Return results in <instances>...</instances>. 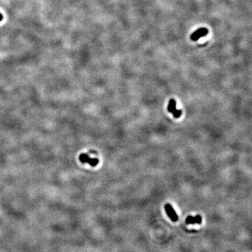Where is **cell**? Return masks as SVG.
<instances>
[{
	"label": "cell",
	"mask_w": 252,
	"mask_h": 252,
	"mask_svg": "<svg viewBox=\"0 0 252 252\" xmlns=\"http://www.w3.org/2000/svg\"><path fill=\"white\" fill-rule=\"evenodd\" d=\"M79 160L83 163H88L90 166L95 167L99 163V160L97 158H91L87 154H81L79 156Z\"/></svg>",
	"instance_id": "1"
},
{
	"label": "cell",
	"mask_w": 252,
	"mask_h": 252,
	"mask_svg": "<svg viewBox=\"0 0 252 252\" xmlns=\"http://www.w3.org/2000/svg\"><path fill=\"white\" fill-rule=\"evenodd\" d=\"M208 34V30L205 28H199L198 30H197L196 31L194 32L191 35V39L193 41H197L201 37H203L206 35H207Z\"/></svg>",
	"instance_id": "2"
},
{
	"label": "cell",
	"mask_w": 252,
	"mask_h": 252,
	"mask_svg": "<svg viewBox=\"0 0 252 252\" xmlns=\"http://www.w3.org/2000/svg\"><path fill=\"white\" fill-rule=\"evenodd\" d=\"M165 211H166L167 214L168 215V216L170 218V219L172 220V221L176 222V221H178V216H177L175 210L173 209V207H172V206L171 205V204H165Z\"/></svg>",
	"instance_id": "3"
},
{
	"label": "cell",
	"mask_w": 252,
	"mask_h": 252,
	"mask_svg": "<svg viewBox=\"0 0 252 252\" xmlns=\"http://www.w3.org/2000/svg\"><path fill=\"white\" fill-rule=\"evenodd\" d=\"M202 219L201 216L197 215L195 216H188L186 219V224H200L202 223Z\"/></svg>",
	"instance_id": "4"
},
{
	"label": "cell",
	"mask_w": 252,
	"mask_h": 252,
	"mask_svg": "<svg viewBox=\"0 0 252 252\" xmlns=\"http://www.w3.org/2000/svg\"><path fill=\"white\" fill-rule=\"evenodd\" d=\"M176 109H177V108H176L175 99H171L170 100V102H169L168 106H167V111H168L170 113H172V114Z\"/></svg>",
	"instance_id": "5"
},
{
	"label": "cell",
	"mask_w": 252,
	"mask_h": 252,
	"mask_svg": "<svg viewBox=\"0 0 252 252\" xmlns=\"http://www.w3.org/2000/svg\"><path fill=\"white\" fill-rule=\"evenodd\" d=\"M182 110H180V109H176L175 111H174L173 113H172V115H173L174 118H178L180 117L181 116H182Z\"/></svg>",
	"instance_id": "6"
},
{
	"label": "cell",
	"mask_w": 252,
	"mask_h": 252,
	"mask_svg": "<svg viewBox=\"0 0 252 252\" xmlns=\"http://www.w3.org/2000/svg\"><path fill=\"white\" fill-rule=\"evenodd\" d=\"M2 19H3V16H2V15H1V13H0V21H2Z\"/></svg>",
	"instance_id": "7"
}]
</instances>
